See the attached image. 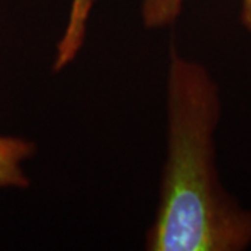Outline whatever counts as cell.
Returning <instances> with one entry per match:
<instances>
[{"label": "cell", "instance_id": "5", "mask_svg": "<svg viewBox=\"0 0 251 251\" xmlns=\"http://www.w3.org/2000/svg\"><path fill=\"white\" fill-rule=\"evenodd\" d=\"M240 20L243 27L247 29L251 35V0H242V11H240Z\"/></svg>", "mask_w": 251, "mask_h": 251}, {"label": "cell", "instance_id": "1", "mask_svg": "<svg viewBox=\"0 0 251 251\" xmlns=\"http://www.w3.org/2000/svg\"><path fill=\"white\" fill-rule=\"evenodd\" d=\"M221 90L204 64L172 44L166 75V156L148 251H243L251 209L225 188L216 166Z\"/></svg>", "mask_w": 251, "mask_h": 251}, {"label": "cell", "instance_id": "4", "mask_svg": "<svg viewBox=\"0 0 251 251\" xmlns=\"http://www.w3.org/2000/svg\"><path fill=\"white\" fill-rule=\"evenodd\" d=\"M144 27L162 29L176 24L183 11L184 0H138Z\"/></svg>", "mask_w": 251, "mask_h": 251}, {"label": "cell", "instance_id": "3", "mask_svg": "<svg viewBox=\"0 0 251 251\" xmlns=\"http://www.w3.org/2000/svg\"><path fill=\"white\" fill-rule=\"evenodd\" d=\"M35 153L34 141L16 135L0 134V188L25 190L29 187L31 180L24 165Z\"/></svg>", "mask_w": 251, "mask_h": 251}, {"label": "cell", "instance_id": "2", "mask_svg": "<svg viewBox=\"0 0 251 251\" xmlns=\"http://www.w3.org/2000/svg\"><path fill=\"white\" fill-rule=\"evenodd\" d=\"M95 0H72L67 21L62 36L56 45L53 60V72H63L70 66L81 52L85 44L88 32L90 16L94 9Z\"/></svg>", "mask_w": 251, "mask_h": 251}]
</instances>
